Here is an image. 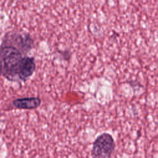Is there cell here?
Instances as JSON below:
<instances>
[{"label": "cell", "mask_w": 158, "mask_h": 158, "mask_svg": "<svg viewBox=\"0 0 158 158\" xmlns=\"http://www.w3.org/2000/svg\"><path fill=\"white\" fill-rule=\"evenodd\" d=\"M23 55L15 46L3 44L0 48V73L10 80H19Z\"/></svg>", "instance_id": "cell-1"}, {"label": "cell", "mask_w": 158, "mask_h": 158, "mask_svg": "<svg viewBox=\"0 0 158 158\" xmlns=\"http://www.w3.org/2000/svg\"><path fill=\"white\" fill-rule=\"evenodd\" d=\"M115 147L114 138L107 133L99 135L94 140L91 154L94 157H109L114 151Z\"/></svg>", "instance_id": "cell-2"}, {"label": "cell", "mask_w": 158, "mask_h": 158, "mask_svg": "<svg viewBox=\"0 0 158 158\" xmlns=\"http://www.w3.org/2000/svg\"><path fill=\"white\" fill-rule=\"evenodd\" d=\"M40 99L36 98H21L14 101L13 104L18 109H34L39 106Z\"/></svg>", "instance_id": "cell-3"}]
</instances>
